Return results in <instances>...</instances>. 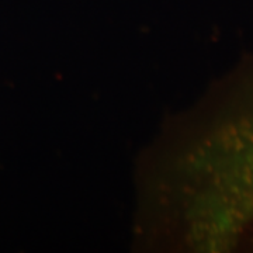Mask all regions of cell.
<instances>
[{
  "label": "cell",
  "instance_id": "cell-1",
  "mask_svg": "<svg viewBox=\"0 0 253 253\" xmlns=\"http://www.w3.org/2000/svg\"><path fill=\"white\" fill-rule=\"evenodd\" d=\"M159 176L162 217L197 252H253V55L214 82L177 124Z\"/></svg>",
  "mask_w": 253,
  "mask_h": 253
}]
</instances>
